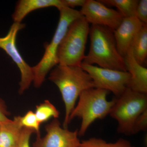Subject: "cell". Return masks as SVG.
I'll return each mask as SVG.
<instances>
[{
  "label": "cell",
  "mask_w": 147,
  "mask_h": 147,
  "mask_svg": "<svg viewBox=\"0 0 147 147\" xmlns=\"http://www.w3.org/2000/svg\"><path fill=\"white\" fill-rule=\"evenodd\" d=\"M49 79L58 87L65 106L64 128L67 129L69 118L80 95L85 90L95 88L90 76L80 66L58 64L52 69Z\"/></svg>",
  "instance_id": "1"
},
{
  "label": "cell",
  "mask_w": 147,
  "mask_h": 147,
  "mask_svg": "<svg viewBox=\"0 0 147 147\" xmlns=\"http://www.w3.org/2000/svg\"><path fill=\"white\" fill-rule=\"evenodd\" d=\"M88 55L82 63L119 71H127L124 58L119 53L113 31L107 27L92 25Z\"/></svg>",
  "instance_id": "2"
},
{
  "label": "cell",
  "mask_w": 147,
  "mask_h": 147,
  "mask_svg": "<svg viewBox=\"0 0 147 147\" xmlns=\"http://www.w3.org/2000/svg\"><path fill=\"white\" fill-rule=\"evenodd\" d=\"M109 92L105 90L91 88L82 92L79 101L70 114L69 123L75 118L82 119L78 135L83 137L95 121L105 118L109 115L115 102V98L108 100Z\"/></svg>",
  "instance_id": "3"
},
{
  "label": "cell",
  "mask_w": 147,
  "mask_h": 147,
  "mask_svg": "<svg viewBox=\"0 0 147 147\" xmlns=\"http://www.w3.org/2000/svg\"><path fill=\"white\" fill-rule=\"evenodd\" d=\"M59 19L51 42L45 46V52L38 63L32 67L35 87L39 88L45 77L53 67L58 64L57 53L61 42L71 23L83 16L80 11L64 7L59 10Z\"/></svg>",
  "instance_id": "4"
},
{
  "label": "cell",
  "mask_w": 147,
  "mask_h": 147,
  "mask_svg": "<svg viewBox=\"0 0 147 147\" xmlns=\"http://www.w3.org/2000/svg\"><path fill=\"white\" fill-rule=\"evenodd\" d=\"M90 28V24L84 16L71 23L58 48V64L81 65L86 57L85 49Z\"/></svg>",
  "instance_id": "5"
},
{
  "label": "cell",
  "mask_w": 147,
  "mask_h": 147,
  "mask_svg": "<svg viewBox=\"0 0 147 147\" xmlns=\"http://www.w3.org/2000/svg\"><path fill=\"white\" fill-rule=\"evenodd\" d=\"M115 102L109 115L118 123L119 134L132 135L135 121L147 110V94L134 91L127 88Z\"/></svg>",
  "instance_id": "6"
},
{
  "label": "cell",
  "mask_w": 147,
  "mask_h": 147,
  "mask_svg": "<svg viewBox=\"0 0 147 147\" xmlns=\"http://www.w3.org/2000/svg\"><path fill=\"white\" fill-rule=\"evenodd\" d=\"M80 66L89 74L95 88L105 90L114 94L116 97L121 95L127 88L130 74L127 71L102 68L82 63Z\"/></svg>",
  "instance_id": "7"
},
{
  "label": "cell",
  "mask_w": 147,
  "mask_h": 147,
  "mask_svg": "<svg viewBox=\"0 0 147 147\" xmlns=\"http://www.w3.org/2000/svg\"><path fill=\"white\" fill-rule=\"evenodd\" d=\"M25 24L13 23L5 36L0 37V48L5 51L16 64L21 72L19 93H24L33 81L32 67L25 61L16 45V38L19 31L24 28Z\"/></svg>",
  "instance_id": "8"
},
{
  "label": "cell",
  "mask_w": 147,
  "mask_h": 147,
  "mask_svg": "<svg viewBox=\"0 0 147 147\" xmlns=\"http://www.w3.org/2000/svg\"><path fill=\"white\" fill-rule=\"evenodd\" d=\"M46 134L41 137L37 135L33 147H79L81 141L78 129L74 131L62 128L57 119H55L45 126Z\"/></svg>",
  "instance_id": "9"
},
{
  "label": "cell",
  "mask_w": 147,
  "mask_h": 147,
  "mask_svg": "<svg viewBox=\"0 0 147 147\" xmlns=\"http://www.w3.org/2000/svg\"><path fill=\"white\" fill-rule=\"evenodd\" d=\"M89 24L115 30L124 17L118 11L109 8L99 1L86 0L80 10Z\"/></svg>",
  "instance_id": "10"
},
{
  "label": "cell",
  "mask_w": 147,
  "mask_h": 147,
  "mask_svg": "<svg viewBox=\"0 0 147 147\" xmlns=\"http://www.w3.org/2000/svg\"><path fill=\"white\" fill-rule=\"evenodd\" d=\"M144 24L135 17L124 18L113 31L117 49L122 57H125L133 39Z\"/></svg>",
  "instance_id": "11"
},
{
  "label": "cell",
  "mask_w": 147,
  "mask_h": 147,
  "mask_svg": "<svg viewBox=\"0 0 147 147\" xmlns=\"http://www.w3.org/2000/svg\"><path fill=\"white\" fill-rule=\"evenodd\" d=\"M124 58L126 70L130 74L127 88L134 91L147 94V69L139 64L129 48Z\"/></svg>",
  "instance_id": "12"
},
{
  "label": "cell",
  "mask_w": 147,
  "mask_h": 147,
  "mask_svg": "<svg viewBox=\"0 0 147 147\" xmlns=\"http://www.w3.org/2000/svg\"><path fill=\"white\" fill-rule=\"evenodd\" d=\"M50 7H55L59 10L65 6L61 0H20L16 3L12 19L14 23H21L32 11Z\"/></svg>",
  "instance_id": "13"
},
{
  "label": "cell",
  "mask_w": 147,
  "mask_h": 147,
  "mask_svg": "<svg viewBox=\"0 0 147 147\" xmlns=\"http://www.w3.org/2000/svg\"><path fill=\"white\" fill-rule=\"evenodd\" d=\"M20 117L0 124V147H17L23 127Z\"/></svg>",
  "instance_id": "14"
},
{
  "label": "cell",
  "mask_w": 147,
  "mask_h": 147,
  "mask_svg": "<svg viewBox=\"0 0 147 147\" xmlns=\"http://www.w3.org/2000/svg\"><path fill=\"white\" fill-rule=\"evenodd\" d=\"M136 61L144 65L147 57V24H144L131 42L130 47Z\"/></svg>",
  "instance_id": "15"
},
{
  "label": "cell",
  "mask_w": 147,
  "mask_h": 147,
  "mask_svg": "<svg viewBox=\"0 0 147 147\" xmlns=\"http://www.w3.org/2000/svg\"><path fill=\"white\" fill-rule=\"evenodd\" d=\"M103 4L115 7L124 18L135 17L138 0H100Z\"/></svg>",
  "instance_id": "16"
},
{
  "label": "cell",
  "mask_w": 147,
  "mask_h": 147,
  "mask_svg": "<svg viewBox=\"0 0 147 147\" xmlns=\"http://www.w3.org/2000/svg\"><path fill=\"white\" fill-rule=\"evenodd\" d=\"M34 113L40 124L52 118L57 119L60 115L57 108L48 100H45L39 105H37Z\"/></svg>",
  "instance_id": "17"
},
{
  "label": "cell",
  "mask_w": 147,
  "mask_h": 147,
  "mask_svg": "<svg viewBox=\"0 0 147 147\" xmlns=\"http://www.w3.org/2000/svg\"><path fill=\"white\" fill-rule=\"evenodd\" d=\"M79 147H136L129 141L120 138L114 143H108L101 138L92 137L81 141Z\"/></svg>",
  "instance_id": "18"
},
{
  "label": "cell",
  "mask_w": 147,
  "mask_h": 147,
  "mask_svg": "<svg viewBox=\"0 0 147 147\" xmlns=\"http://www.w3.org/2000/svg\"><path fill=\"white\" fill-rule=\"evenodd\" d=\"M20 122L22 126L34 130L37 135H40L39 123L35 113L29 111L23 117H20Z\"/></svg>",
  "instance_id": "19"
},
{
  "label": "cell",
  "mask_w": 147,
  "mask_h": 147,
  "mask_svg": "<svg viewBox=\"0 0 147 147\" xmlns=\"http://www.w3.org/2000/svg\"><path fill=\"white\" fill-rule=\"evenodd\" d=\"M147 129V110L139 116L134 123L132 130V135L140 131H145Z\"/></svg>",
  "instance_id": "20"
},
{
  "label": "cell",
  "mask_w": 147,
  "mask_h": 147,
  "mask_svg": "<svg viewBox=\"0 0 147 147\" xmlns=\"http://www.w3.org/2000/svg\"><path fill=\"white\" fill-rule=\"evenodd\" d=\"M135 17L143 24H147V0L139 1Z\"/></svg>",
  "instance_id": "21"
},
{
  "label": "cell",
  "mask_w": 147,
  "mask_h": 147,
  "mask_svg": "<svg viewBox=\"0 0 147 147\" xmlns=\"http://www.w3.org/2000/svg\"><path fill=\"white\" fill-rule=\"evenodd\" d=\"M33 133H35L34 130L23 127L17 147H30V138Z\"/></svg>",
  "instance_id": "22"
},
{
  "label": "cell",
  "mask_w": 147,
  "mask_h": 147,
  "mask_svg": "<svg viewBox=\"0 0 147 147\" xmlns=\"http://www.w3.org/2000/svg\"><path fill=\"white\" fill-rule=\"evenodd\" d=\"M10 113L7 110V106L5 102L1 98H0V124L7 122L10 120L8 116Z\"/></svg>",
  "instance_id": "23"
},
{
  "label": "cell",
  "mask_w": 147,
  "mask_h": 147,
  "mask_svg": "<svg viewBox=\"0 0 147 147\" xmlns=\"http://www.w3.org/2000/svg\"><path fill=\"white\" fill-rule=\"evenodd\" d=\"M65 7L74 9L76 7L83 6L86 0H61Z\"/></svg>",
  "instance_id": "24"
}]
</instances>
